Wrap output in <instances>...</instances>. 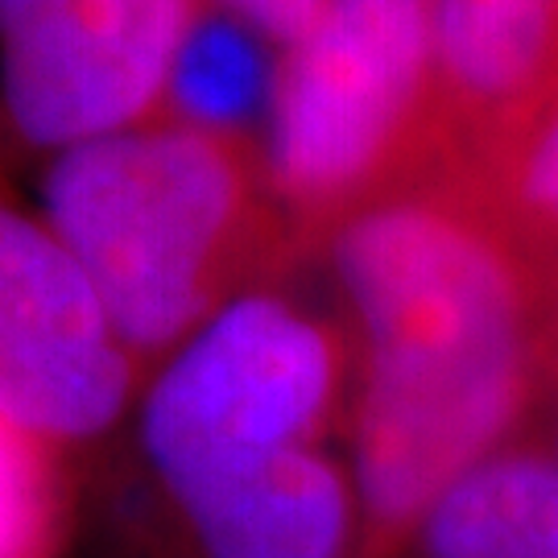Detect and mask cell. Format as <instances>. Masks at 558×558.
Segmentation results:
<instances>
[{
    "label": "cell",
    "mask_w": 558,
    "mask_h": 558,
    "mask_svg": "<svg viewBox=\"0 0 558 558\" xmlns=\"http://www.w3.org/2000/svg\"><path fill=\"white\" fill-rule=\"evenodd\" d=\"M319 260L352 339V558H401L459 480L546 410V290L500 223L442 179L352 216Z\"/></svg>",
    "instance_id": "1"
},
{
    "label": "cell",
    "mask_w": 558,
    "mask_h": 558,
    "mask_svg": "<svg viewBox=\"0 0 558 558\" xmlns=\"http://www.w3.org/2000/svg\"><path fill=\"white\" fill-rule=\"evenodd\" d=\"M41 220L100 290L145 373L236 294L299 265L260 141L174 120L54 154Z\"/></svg>",
    "instance_id": "2"
},
{
    "label": "cell",
    "mask_w": 558,
    "mask_h": 558,
    "mask_svg": "<svg viewBox=\"0 0 558 558\" xmlns=\"http://www.w3.org/2000/svg\"><path fill=\"white\" fill-rule=\"evenodd\" d=\"M260 154L299 265L373 203L439 179L430 0H327L278 54Z\"/></svg>",
    "instance_id": "3"
},
{
    "label": "cell",
    "mask_w": 558,
    "mask_h": 558,
    "mask_svg": "<svg viewBox=\"0 0 558 558\" xmlns=\"http://www.w3.org/2000/svg\"><path fill=\"white\" fill-rule=\"evenodd\" d=\"M352 339L343 319L260 281L220 306L145 377L133 410V488L179 500L269 459L327 447L348 422Z\"/></svg>",
    "instance_id": "4"
},
{
    "label": "cell",
    "mask_w": 558,
    "mask_h": 558,
    "mask_svg": "<svg viewBox=\"0 0 558 558\" xmlns=\"http://www.w3.org/2000/svg\"><path fill=\"white\" fill-rule=\"evenodd\" d=\"M145 368L41 216L0 203V414L59 459L133 422Z\"/></svg>",
    "instance_id": "5"
},
{
    "label": "cell",
    "mask_w": 558,
    "mask_h": 558,
    "mask_svg": "<svg viewBox=\"0 0 558 558\" xmlns=\"http://www.w3.org/2000/svg\"><path fill=\"white\" fill-rule=\"evenodd\" d=\"M203 0H0V104L50 158L158 117Z\"/></svg>",
    "instance_id": "6"
},
{
    "label": "cell",
    "mask_w": 558,
    "mask_h": 558,
    "mask_svg": "<svg viewBox=\"0 0 558 558\" xmlns=\"http://www.w3.org/2000/svg\"><path fill=\"white\" fill-rule=\"evenodd\" d=\"M137 558H352L348 459L290 451L179 500H141Z\"/></svg>",
    "instance_id": "7"
},
{
    "label": "cell",
    "mask_w": 558,
    "mask_h": 558,
    "mask_svg": "<svg viewBox=\"0 0 558 558\" xmlns=\"http://www.w3.org/2000/svg\"><path fill=\"white\" fill-rule=\"evenodd\" d=\"M439 179H472L558 100V0H430Z\"/></svg>",
    "instance_id": "8"
},
{
    "label": "cell",
    "mask_w": 558,
    "mask_h": 558,
    "mask_svg": "<svg viewBox=\"0 0 558 558\" xmlns=\"http://www.w3.org/2000/svg\"><path fill=\"white\" fill-rule=\"evenodd\" d=\"M401 558H558V459L534 439L484 459L422 518Z\"/></svg>",
    "instance_id": "9"
},
{
    "label": "cell",
    "mask_w": 558,
    "mask_h": 558,
    "mask_svg": "<svg viewBox=\"0 0 558 558\" xmlns=\"http://www.w3.org/2000/svg\"><path fill=\"white\" fill-rule=\"evenodd\" d=\"M278 46H269L257 29L203 0L174 54L154 120L260 141L278 80Z\"/></svg>",
    "instance_id": "10"
},
{
    "label": "cell",
    "mask_w": 558,
    "mask_h": 558,
    "mask_svg": "<svg viewBox=\"0 0 558 558\" xmlns=\"http://www.w3.org/2000/svg\"><path fill=\"white\" fill-rule=\"evenodd\" d=\"M442 182H456L500 223L550 299L558 290V100L493 166Z\"/></svg>",
    "instance_id": "11"
},
{
    "label": "cell",
    "mask_w": 558,
    "mask_h": 558,
    "mask_svg": "<svg viewBox=\"0 0 558 558\" xmlns=\"http://www.w3.org/2000/svg\"><path fill=\"white\" fill-rule=\"evenodd\" d=\"M62 550V459L0 414V558Z\"/></svg>",
    "instance_id": "12"
},
{
    "label": "cell",
    "mask_w": 558,
    "mask_h": 558,
    "mask_svg": "<svg viewBox=\"0 0 558 558\" xmlns=\"http://www.w3.org/2000/svg\"><path fill=\"white\" fill-rule=\"evenodd\" d=\"M207 4L232 13L248 29H257L269 46L286 50V46H294L315 25V17L323 13L327 0H207Z\"/></svg>",
    "instance_id": "13"
},
{
    "label": "cell",
    "mask_w": 558,
    "mask_h": 558,
    "mask_svg": "<svg viewBox=\"0 0 558 558\" xmlns=\"http://www.w3.org/2000/svg\"><path fill=\"white\" fill-rule=\"evenodd\" d=\"M525 439H534L538 447H546V451H550V456L558 459V398L550 401L546 410H542L538 422H534V430H530Z\"/></svg>",
    "instance_id": "14"
},
{
    "label": "cell",
    "mask_w": 558,
    "mask_h": 558,
    "mask_svg": "<svg viewBox=\"0 0 558 558\" xmlns=\"http://www.w3.org/2000/svg\"><path fill=\"white\" fill-rule=\"evenodd\" d=\"M546 315H550V385H555V393H550V401L558 398V290L546 299ZM546 401V405H550Z\"/></svg>",
    "instance_id": "15"
}]
</instances>
